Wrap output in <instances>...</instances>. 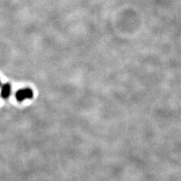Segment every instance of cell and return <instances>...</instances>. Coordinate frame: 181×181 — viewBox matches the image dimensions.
I'll use <instances>...</instances> for the list:
<instances>
[{
    "label": "cell",
    "mask_w": 181,
    "mask_h": 181,
    "mask_svg": "<svg viewBox=\"0 0 181 181\" xmlns=\"http://www.w3.org/2000/svg\"><path fill=\"white\" fill-rule=\"evenodd\" d=\"M33 91L30 88L20 89L15 94V98L18 101H23L26 99H31L33 97Z\"/></svg>",
    "instance_id": "6da1fadb"
},
{
    "label": "cell",
    "mask_w": 181,
    "mask_h": 181,
    "mask_svg": "<svg viewBox=\"0 0 181 181\" xmlns=\"http://www.w3.org/2000/svg\"><path fill=\"white\" fill-rule=\"evenodd\" d=\"M11 93V85L9 83H5L1 87V95L3 99L8 98Z\"/></svg>",
    "instance_id": "7a4b0ae2"
},
{
    "label": "cell",
    "mask_w": 181,
    "mask_h": 181,
    "mask_svg": "<svg viewBox=\"0 0 181 181\" xmlns=\"http://www.w3.org/2000/svg\"><path fill=\"white\" fill-rule=\"evenodd\" d=\"M0 85H1V81H0Z\"/></svg>",
    "instance_id": "3957f363"
}]
</instances>
